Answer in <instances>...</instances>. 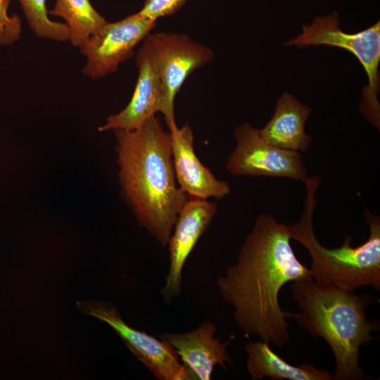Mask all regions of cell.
Instances as JSON below:
<instances>
[{
    "mask_svg": "<svg viewBox=\"0 0 380 380\" xmlns=\"http://www.w3.org/2000/svg\"><path fill=\"white\" fill-rule=\"evenodd\" d=\"M288 225L272 215L255 220L240 248L237 260L217 280L222 299L233 308V317L246 336L277 348L290 340L291 313L283 311L279 294L289 282L313 279L311 269L299 261L291 246Z\"/></svg>",
    "mask_w": 380,
    "mask_h": 380,
    "instance_id": "6da1fadb",
    "label": "cell"
},
{
    "mask_svg": "<svg viewBox=\"0 0 380 380\" xmlns=\"http://www.w3.org/2000/svg\"><path fill=\"white\" fill-rule=\"evenodd\" d=\"M113 131L123 196L139 225L165 247L188 199L176 180L170 132L156 115L137 129Z\"/></svg>",
    "mask_w": 380,
    "mask_h": 380,
    "instance_id": "7a4b0ae2",
    "label": "cell"
},
{
    "mask_svg": "<svg viewBox=\"0 0 380 380\" xmlns=\"http://www.w3.org/2000/svg\"><path fill=\"white\" fill-rule=\"evenodd\" d=\"M291 292L300 312L290 317L329 344L336 362L334 379H368L359 363L360 350L380 329L379 322L369 319L365 313L374 298L312 279L293 281Z\"/></svg>",
    "mask_w": 380,
    "mask_h": 380,
    "instance_id": "3957f363",
    "label": "cell"
},
{
    "mask_svg": "<svg viewBox=\"0 0 380 380\" xmlns=\"http://www.w3.org/2000/svg\"><path fill=\"white\" fill-rule=\"evenodd\" d=\"M307 194L305 207L299 221L288 226L291 239L301 243L312 260L311 270L315 281L355 291L365 286L380 290V220L365 210L364 216L369 228L368 239L353 247L352 238L346 236L343 245L329 248L323 246L315 235L312 215L316 206L315 192L319 177L304 182Z\"/></svg>",
    "mask_w": 380,
    "mask_h": 380,
    "instance_id": "277c9868",
    "label": "cell"
},
{
    "mask_svg": "<svg viewBox=\"0 0 380 380\" xmlns=\"http://www.w3.org/2000/svg\"><path fill=\"white\" fill-rule=\"evenodd\" d=\"M284 45L299 48L327 45L351 52L363 66L368 84L363 89L360 112L378 129L380 126L379 91L380 22L355 33H347L339 27L338 14L334 12L317 17L310 25Z\"/></svg>",
    "mask_w": 380,
    "mask_h": 380,
    "instance_id": "5b68a950",
    "label": "cell"
},
{
    "mask_svg": "<svg viewBox=\"0 0 380 380\" xmlns=\"http://www.w3.org/2000/svg\"><path fill=\"white\" fill-rule=\"evenodd\" d=\"M146 38L163 86L164 106L162 114L170 127L177 125L175 116L177 94L194 71L213 59L214 53L185 34L150 33Z\"/></svg>",
    "mask_w": 380,
    "mask_h": 380,
    "instance_id": "8992f818",
    "label": "cell"
},
{
    "mask_svg": "<svg viewBox=\"0 0 380 380\" xmlns=\"http://www.w3.org/2000/svg\"><path fill=\"white\" fill-rule=\"evenodd\" d=\"M156 25V22L138 12L117 22H108L79 48L86 58L82 72L98 80L117 72L120 64L133 56L135 48Z\"/></svg>",
    "mask_w": 380,
    "mask_h": 380,
    "instance_id": "52a82bcc",
    "label": "cell"
},
{
    "mask_svg": "<svg viewBox=\"0 0 380 380\" xmlns=\"http://www.w3.org/2000/svg\"><path fill=\"white\" fill-rule=\"evenodd\" d=\"M234 135L236 144L226 166L231 175L286 177L303 182L308 179L299 152L269 144L262 137L260 129L248 122L238 127Z\"/></svg>",
    "mask_w": 380,
    "mask_h": 380,
    "instance_id": "ba28073f",
    "label": "cell"
},
{
    "mask_svg": "<svg viewBox=\"0 0 380 380\" xmlns=\"http://www.w3.org/2000/svg\"><path fill=\"white\" fill-rule=\"evenodd\" d=\"M86 314L108 324L130 351L160 380H189L193 376L179 361L175 350L163 339L127 325L110 303L85 301L78 304Z\"/></svg>",
    "mask_w": 380,
    "mask_h": 380,
    "instance_id": "9c48e42d",
    "label": "cell"
},
{
    "mask_svg": "<svg viewBox=\"0 0 380 380\" xmlns=\"http://www.w3.org/2000/svg\"><path fill=\"white\" fill-rule=\"evenodd\" d=\"M217 208L215 203L191 196L181 208L167 243L170 266L161 291L166 301L180 295L186 261L208 228Z\"/></svg>",
    "mask_w": 380,
    "mask_h": 380,
    "instance_id": "30bf717a",
    "label": "cell"
},
{
    "mask_svg": "<svg viewBox=\"0 0 380 380\" xmlns=\"http://www.w3.org/2000/svg\"><path fill=\"white\" fill-rule=\"evenodd\" d=\"M136 57L138 77L132 96L127 106L115 115H110L100 132L132 130L144 125L158 112L162 113L164 95L154 56L146 37Z\"/></svg>",
    "mask_w": 380,
    "mask_h": 380,
    "instance_id": "8fae6325",
    "label": "cell"
},
{
    "mask_svg": "<svg viewBox=\"0 0 380 380\" xmlns=\"http://www.w3.org/2000/svg\"><path fill=\"white\" fill-rule=\"evenodd\" d=\"M173 167L179 187L188 196L203 199H221L231 191L229 184L217 179L195 153L191 126L169 127Z\"/></svg>",
    "mask_w": 380,
    "mask_h": 380,
    "instance_id": "7c38bea8",
    "label": "cell"
},
{
    "mask_svg": "<svg viewBox=\"0 0 380 380\" xmlns=\"http://www.w3.org/2000/svg\"><path fill=\"white\" fill-rule=\"evenodd\" d=\"M215 325L209 320L184 333H165L160 338L169 343L191 372L193 379L210 380L216 365L227 369L232 363L229 342L215 337Z\"/></svg>",
    "mask_w": 380,
    "mask_h": 380,
    "instance_id": "4fadbf2b",
    "label": "cell"
},
{
    "mask_svg": "<svg viewBox=\"0 0 380 380\" xmlns=\"http://www.w3.org/2000/svg\"><path fill=\"white\" fill-rule=\"evenodd\" d=\"M311 110L294 96L284 93L277 100L272 118L260 129L262 137L281 149L305 151L310 146L311 137L305 132V124Z\"/></svg>",
    "mask_w": 380,
    "mask_h": 380,
    "instance_id": "5bb4252c",
    "label": "cell"
},
{
    "mask_svg": "<svg viewBox=\"0 0 380 380\" xmlns=\"http://www.w3.org/2000/svg\"><path fill=\"white\" fill-rule=\"evenodd\" d=\"M246 369L254 380L269 377L273 380H334L328 371L319 369L310 364L296 366L286 362L262 340L248 343Z\"/></svg>",
    "mask_w": 380,
    "mask_h": 380,
    "instance_id": "9a60e30c",
    "label": "cell"
},
{
    "mask_svg": "<svg viewBox=\"0 0 380 380\" xmlns=\"http://www.w3.org/2000/svg\"><path fill=\"white\" fill-rule=\"evenodd\" d=\"M49 14L65 21L70 32L69 41L76 48L108 23L89 0H56Z\"/></svg>",
    "mask_w": 380,
    "mask_h": 380,
    "instance_id": "2e32d148",
    "label": "cell"
},
{
    "mask_svg": "<svg viewBox=\"0 0 380 380\" xmlns=\"http://www.w3.org/2000/svg\"><path fill=\"white\" fill-rule=\"evenodd\" d=\"M17 1L30 28L37 37L60 42L69 41L70 32L67 25L49 18L46 0Z\"/></svg>",
    "mask_w": 380,
    "mask_h": 380,
    "instance_id": "e0dca14e",
    "label": "cell"
},
{
    "mask_svg": "<svg viewBox=\"0 0 380 380\" xmlns=\"http://www.w3.org/2000/svg\"><path fill=\"white\" fill-rule=\"evenodd\" d=\"M11 1L0 0V46H8L18 42L22 32L20 17L8 14Z\"/></svg>",
    "mask_w": 380,
    "mask_h": 380,
    "instance_id": "ac0fdd59",
    "label": "cell"
},
{
    "mask_svg": "<svg viewBox=\"0 0 380 380\" xmlns=\"http://www.w3.org/2000/svg\"><path fill=\"white\" fill-rule=\"evenodd\" d=\"M188 0H145L138 12L144 18L155 21L163 17L175 15Z\"/></svg>",
    "mask_w": 380,
    "mask_h": 380,
    "instance_id": "d6986e66",
    "label": "cell"
}]
</instances>
